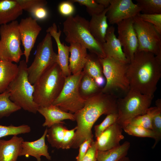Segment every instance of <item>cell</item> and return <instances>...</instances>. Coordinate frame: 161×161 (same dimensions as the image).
Here are the masks:
<instances>
[{"instance_id":"cell-1","label":"cell","mask_w":161,"mask_h":161,"mask_svg":"<svg viewBox=\"0 0 161 161\" xmlns=\"http://www.w3.org/2000/svg\"><path fill=\"white\" fill-rule=\"evenodd\" d=\"M116 96L101 91L86 99L84 106L74 114L77 128L71 148H77L83 142L93 139L92 129L102 115L117 113Z\"/></svg>"},{"instance_id":"cell-2","label":"cell","mask_w":161,"mask_h":161,"mask_svg":"<svg viewBox=\"0 0 161 161\" xmlns=\"http://www.w3.org/2000/svg\"><path fill=\"white\" fill-rule=\"evenodd\" d=\"M127 75L130 89L154 97L161 77V57L137 50L128 64Z\"/></svg>"},{"instance_id":"cell-3","label":"cell","mask_w":161,"mask_h":161,"mask_svg":"<svg viewBox=\"0 0 161 161\" xmlns=\"http://www.w3.org/2000/svg\"><path fill=\"white\" fill-rule=\"evenodd\" d=\"M65 78L58 64H53L33 84L34 102L41 107L52 105L60 93Z\"/></svg>"},{"instance_id":"cell-4","label":"cell","mask_w":161,"mask_h":161,"mask_svg":"<svg viewBox=\"0 0 161 161\" xmlns=\"http://www.w3.org/2000/svg\"><path fill=\"white\" fill-rule=\"evenodd\" d=\"M89 23V21L79 15L67 17L63 24L65 41L69 44H80L100 58H105L106 56L102 44L96 40L91 33Z\"/></svg>"},{"instance_id":"cell-5","label":"cell","mask_w":161,"mask_h":161,"mask_svg":"<svg viewBox=\"0 0 161 161\" xmlns=\"http://www.w3.org/2000/svg\"><path fill=\"white\" fill-rule=\"evenodd\" d=\"M18 73L7 90L10 100L21 109L36 114L39 106L33 100L34 87L29 80L27 65L25 60L19 62Z\"/></svg>"},{"instance_id":"cell-6","label":"cell","mask_w":161,"mask_h":161,"mask_svg":"<svg viewBox=\"0 0 161 161\" xmlns=\"http://www.w3.org/2000/svg\"><path fill=\"white\" fill-rule=\"evenodd\" d=\"M106 83L101 91L113 95L118 98V95H125L130 89L127 71L129 63H124L113 58H100Z\"/></svg>"},{"instance_id":"cell-7","label":"cell","mask_w":161,"mask_h":161,"mask_svg":"<svg viewBox=\"0 0 161 161\" xmlns=\"http://www.w3.org/2000/svg\"><path fill=\"white\" fill-rule=\"evenodd\" d=\"M153 97L130 88L123 97L117 99L116 122L123 129L134 118L146 113Z\"/></svg>"},{"instance_id":"cell-8","label":"cell","mask_w":161,"mask_h":161,"mask_svg":"<svg viewBox=\"0 0 161 161\" xmlns=\"http://www.w3.org/2000/svg\"><path fill=\"white\" fill-rule=\"evenodd\" d=\"M83 74V71L65 77L64 84L59 96L52 105L63 111L76 113L84 106L86 99L81 95L79 84Z\"/></svg>"},{"instance_id":"cell-9","label":"cell","mask_w":161,"mask_h":161,"mask_svg":"<svg viewBox=\"0 0 161 161\" xmlns=\"http://www.w3.org/2000/svg\"><path fill=\"white\" fill-rule=\"evenodd\" d=\"M17 21L0 27V60L18 63L23 55Z\"/></svg>"},{"instance_id":"cell-10","label":"cell","mask_w":161,"mask_h":161,"mask_svg":"<svg viewBox=\"0 0 161 161\" xmlns=\"http://www.w3.org/2000/svg\"><path fill=\"white\" fill-rule=\"evenodd\" d=\"M52 37L47 33L38 44L33 61L27 68L28 80L32 85L46 70L57 62V55L53 49Z\"/></svg>"},{"instance_id":"cell-11","label":"cell","mask_w":161,"mask_h":161,"mask_svg":"<svg viewBox=\"0 0 161 161\" xmlns=\"http://www.w3.org/2000/svg\"><path fill=\"white\" fill-rule=\"evenodd\" d=\"M133 19L138 44L137 50L149 52L161 57V34L153 25L137 15Z\"/></svg>"},{"instance_id":"cell-12","label":"cell","mask_w":161,"mask_h":161,"mask_svg":"<svg viewBox=\"0 0 161 161\" xmlns=\"http://www.w3.org/2000/svg\"><path fill=\"white\" fill-rule=\"evenodd\" d=\"M118 39L125 56L130 62L138 46L137 38L133 27V18L124 20L117 24Z\"/></svg>"},{"instance_id":"cell-13","label":"cell","mask_w":161,"mask_h":161,"mask_svg":"<svg viewBox=\"0 0 161 161\" xmlns=\"http://www.w3.org/2000/svg\"><path fill=\"white\" fill-rule=\"evenodd\" d=\"M140 12L139 6L131 0H110L106 16L110 24H117L137 16Z\"/></svg>"},{"instance_id":"cell-14","label":"cell","mask_w":161,"mask_h":161,"mask_svg":"<svg viewBox=\"0 0 161 161\" xmlns=\"http://www.w3.org/2000/svg\"><path fill=\"white\" fill-rule=\"evenodd\" d=\"M37 21L29 17L22 18L18 23V28L21 41L24 48L23 55L27 64L29 61L31 51L42 30Z\"/></svg>"},{"instance_id":"cell-15","label":"cell","mask_w":161,"mask_h":161,"mask_svg":"<svg viewBox=\"0 0 161 161\" xmlns=\"http://www.w3.org/2000/svg\"><path fill=\"white\" fill-rule=\"evenodd\" d=\"M122 129L120 125L116 122L105 130L96 138L97 150L105 151L119 146L120 141L124 138Z\"/></svg>"},{"instance_id":"cell-16","label":"cell","mask_w":161,"mask_h":161,"mask_svg":"<svg viewBox=\"0 0 161 161\" xmlns=\"http://www.w3.org/2000/svg\"><path fill=\"white\" fill-rule=\"evenodd\" d=\"M46 32L54 38L56 43L58 50L57 63L63 75L65 77L71 75L69 67V47L61 43L60 40L61 31L60 30H58L56 24L53 23L47 28Z\"/></svg>"},{"instance_id":"cell-17","label":"cell","mask_w":161,"mask_h":161,"mask_svg":"<svg viewBox=\"0 0 161 161\" xmlns=\"http://www.w3.org/2000/svg\"><path fill=\"white\" fill-rule=\"evenodd\" d=\"M47 129V127L42 136L37 140L31 142L24 141L19 156H31L35 157L37 161H41V156H43L47 160H51V157L48 152V147L45 141Z\"/></svg>"},{"instance_id":"cell-18","label":"cell","mask_w":161,"mask_h":161,"mask_svg":"<svg viewBox=\"0 0 161 161\" xmlns=\"http://www.w3.org/2000/svg\"><path fill=\"white\" fill-rule=\"evenodd\" d=\"M115 28L109 27L106 34L105 42L102 44L106 57L113 58L121 62L129 63L124 53L120 42L115 34Z\"/></svg>"},{"instance_id":"cell-19","label":"cell","mask_w":161,"mask_h":161,"mask_svg":"<svg viewBox=\"0 0 161 161\" xmlns=\"http://www.w3.org/2000/svg\"><path fill=\"white\" fill-rule=\"evenodd\" d=\"M38 112L45 118V122L42 125L44 127L49 128L65 120L75 121L74 114L64 112L52 104L47 107L39 106Z\"/></svg>"},{"instance_id":"cell-20","label":"cell","mask_w":161,"mask_h":161,"mask_svg":"<svg viewBox=\"0 0 161 161\" xmlns=\"http://www.w3.org/2000/svg\"><path fill=\"white\" fill-rule=\"evenodd\" d=\"M69 67L71 74L82 71L86 61L88 54L87 49L78 43L69 44Z\"/></svg>"},{"instance_id":"cell-21","label":"cell","mask_w":161,"mask_h":161,"mask_svg":"<svg viewBox=\"0 0 161 161\" xmlns=\"http://www.w3.org/2000/svg\"><path fill=\"white\" fill-rule=\"evenodd\" d=\"M24 141L22 137L17 135L8 140L0 139V161H16Z\"/></svg>"},{"instance_id":"cell-22","label":"cell","mask_w":161,"mask_h":161,"mask_svg":"<svg viewBox=\"0 0 161 161\" xmlns=\"http://www.w3.org/2000/svg\"><path fill=\"white\" fill-rule=\"evenodd\" d=\"M108 8L101 13L93 15L89 21L90 32L98 42L102 44L105 42L106 34L109 27L106 13Z\"/></svg>"},{"instance_id":"cell-23","label":"cell","mask_w":161,"mask_h":161,"mask_svg":"<svg viewBox=\"0 0 161 161\" xmlns=\"http://www.w3.org/2000/svg\"><path fill=\"white\" fill-rule=\"evenodd\" d=\"M23 12L16 0H0V25L16 20Z\"/></svg>"},{"instance_id":"cell-24","label":"cell","mask_w":161,"mask_h":161,"mask_svg":"<svg viewBox=\"0 0 161 161\" xmlns=\"http://www.w3.org/2000/svg\"><path fill=\"white\" fill-rule=\"evenodd\" d=\"M83 69L84 72L94 79L100 88L104 84L102 66L100 58L96 55L91 53L88 54Z\"/></svg>"},{"instance_id":"cell-25","label":"cell","mask_w":161,"mask_h":161,"mask_svg":"<svg viewBox=\"0 0 161 161\" xmlns=\"http://www.w3.org/2000/svg\"><path fill=\"white\" fill-rule=\"evenodd\" d=\"M18 71V66L16 64L10 62L0 61V93L7 90Z\"/></svg>"},{"instance_id":"cell-26","label":"cell","mask_w":161,"mask_h":161,"mask_svg":"<svg viewBox=\"0 0 161 161\" xmlns=\"http://www.w3.org/2000/svg\"><path fill=\"white\" fill-rule=\"evenodd\" d=\"M130 146V143L126 141L122 145L108 150H97V161H119L126 156Z\"/></svg>"},{"instance_id":"cell-27","label":"cell","mask_w":161,"mask_h":161,"mask_svg":"<svg viewBox=\"0 0 161 161\" xmlns=\"http://www.w3.org/2000/svg\"><path fill=\"white\" fill-rule=\"evenodd\" d=\"M64 122L55 124L48 129L46 137L51 146L58 149L62 148V143L66 130Z\"/></svg>"},{"instance_id":"cell-28","label":"cell","mask_w":161,"mask_h":161,"mask_svg":"<svg viewBox=\"0 0 161 161\" xmlns=\"http://www.w3.org/2000/svg\"><path fill=\"white\" fill-rule=\"evenodd\" d=\"M155 104V106L150 107L147 110L151 116L152 130L155 135V142L152 148L156 146L161 139V99H158Z\"/></svg>"},{"instance_id":"cell-29","label":"cell","mask_w":161,"mask_h":161,"mask_svg":"<svg viewBox=\"0 0 161 161\" xmlns=\"http://www.w3.org/2000/svg\"><path fill=\"white\" fill-rule=\"evenodd\" d=\"M79 88L81 95L85 99L100 91L102 89L97 85L94 79L84 72Z\"/></svg>"},{"instance_id":"cell-30","label":"cell","mask_w":161,"mask_h":161,"mask_svg":"<svg viewBox=\"0 0 161 161\" xmlns=\"http://www.w3.org/2000/svg\"><path fill=\"white\" fill-rule=\"evenodd\" d=\"M21 109L10 100L9 93L7 90L0 93V119L8 117Z\"/></svg>"},{"instance_id":"cell-31","label":"cell","mask_w":161,"mask_h":161,"mask_svg":"<svg viewBox=\"0 0 161 161\" xmlns=\"http://www.w3.org/2000/svg\"><path fill=\"white\" fill-rule=\"evenodd\" d=\"M142 14H161V0H136Z\"/></svg>"},{"instance_id":"cell-32","label":"cell","mask_w":161,"mask_h":161,"mask_svg":"<svg viewBox=\"0 0 161 161\" xmlns=\"http://www.w3.org/2000/svg\"><path fill=\"white\" fill-rule=\"evenodd\" d=\"M31 130L30 127L27 125L15 126L12 125L3 126L0 124V138L10 135H17L28 133Z\"/></svg>"},{"instance_id":"cell-33","label":"cell","mask_w":161,"mask_h":161,"mask_svg":"<svg viewBox=\"0 0 161 161\" xmlns=\"http://www.w3.org/2000/svg\"><path fill=\"white\" fill-rule=\"evenodd\" d=\"M128 134L139 137H150L155 139V135L153 131L141 126L128 123L123 128Z\"/></svg>"},{"instance_id":"cell-34","label":"cell","mask_w":161,"mask_h":161,"mask_svg":"<svg viewBox=\"0 0 161 161\" xmlns=\"http://www.w3.org/2000/svg\"><path fill=\"white\" fill-rule=\"evenodd\" d=\"M73 3H77L86 7V11L91 16L99 14L106 9L97 3L95 0H70Z\"/></svg>"},{"instance_id":"cell-35","label":"cell","mask_w":161,"mask_h":161,"mask_svg":"<svg viewBox=\"0 0 161 161\" xmlns=\"http://www.w3.org/2000/svg\"><path fill=\"white\" fill-rule=\"evenodd\" d=\"M117 118V113L108 114L100 123L95 126L94 130L96 138L106 129L116 122Z\"/></svg>"},{"instance_id":"cell-36","label":"cell","mask_w":161,"mask_h":161,"mask_svg":"<svg viewBox=\"0 0 161 161\" xmlns=\"http://www.w3.org/2000/svg\"><path fill=\"white\" fill-rule=\"evenodd\" d=\"M22 10L30 13L39 7H45L47 1L45 0H16Z\"/></svg>"},{"instance_id":"cell-37","label":"cell","mask_w":161,"mask_h":161,"mask_svg":"<svg viewBox=\"0 0 161 161\" xmlns=\"http://www.w3.org/2000/svg\"><path fill=\"white\" fill-rule=\"evenodd\" d=\"M129 123L152 130L151 116L147 111L146 113L134 118Z\"/></svg>"},{"instance_id":"cell-38","label":"cell","mask_w":161,"mask_h":161,"mask_svg":"<svg viewBox=\"0 0 161 161\" xmlns=\"http://www.w3.org/2000/svg\"><path fill=\"white\" fill-rule=\"evenodd\" d=\"M137 16L143 21L153 25L161 34V14H147L140 13Z\"/></svg>"},{"instance_id":"cell-39","label":"cell","mask_w":161,"mask_h":161,"mask_svg":"<svg viewBox=\"0 0 161 161\" xmlns=\"http://www.w3.org/2000/svg\"><path fill=\"white\" fill-rule=\"evenodd\" d=\"M73 4L70 0L61 2L58 7L59 13L61 15L67 17L72 16L75 10Z\"/></svg>"},{"instance_id":"cell-40","label":"cell","mask_w":161,"mask_h":161,"mask_svg":"<svg viewBox=\"0 0 161 161\" xmlns=\"http://www.w3.org/2000/svg\"><path fill=\"white\" fill-rule=\"evenodd\" d=\"M77 126L70 130L68 129L66 131L63 139L62 148L67 149L71 148L75 135V131Z\"/></svg>"},{"instance_id":"cell-41","label":"cell","mask_w":161,"mask_h":161,"mask_svg":"<svg viewBox=\"0 0 161 161\" xmlns=\"http://www.w3.org/2000/svg\"><path fill=\"white\" fill-rule=\"evenodd\" d=\"M97 151L95 141H93L80 161H97Z\"/></svg>"},{"instance_id":"cell-42","label":"cell","mask_w":161,"mask_h":161,"mask_svg":"<svg viewBox=\"0 0 161 161\" xmlns=\"http://www.w3.org/2000/svg\"><path fill=\"white\" fill-rule=\"evenodd\" d=\"M93 139H89L83 142L79 147V153L76 158V161H80L86 153L92 143Z\"/></svg>"},{"instance_id":"cell-43","label":"cell","mask_w":161,"mask_h":161,"mask_svg":"<svg viewBox=\"0 0 161 161\" xmlns=\"http://www.w3.org/2000/svg\"><path fill=\"white\" fill-rule=\"evenodd\" d=\"M34 19L39 20L46 19L48 17V13L45 7H39L34 9L31 13Z\"/></svg>"},{"instance_id":"cell-44","label":"cell","mask_w":161,"mask_h":161,"mask_svg":"<svg viewBox=\"0 0 161 161\" xmlns=\"http://www.w3.org/2000/svg\"><path fill=\"white\" fill-rule=\"evenodd\" d=\"M98 4L104 7L105 8H108L110 5V0H95Z\"/></svg>"},{"instance_id":"cell-45","label":"cell","mask_w":161,"mask_h":161,"mask_svg":"<svg viewBox=\"0 0 161 161\" xmlns=\"http://www.w3.org/2000/svg\"><path fill=\"white\" fill-rule=\"evenodd\" d=\"M119 161H131V160L129 157L126 156L121 159Z\"/></svg>"},{"instance_id":"cell-46","label":"cell","mask_w":161,"mask_h":161,"mask_svg":"<svg viewBox=\"0 0 161 161\" xmlns=\"http://www.w3.org/2000/svg\"></svg>"}]
</instances>
